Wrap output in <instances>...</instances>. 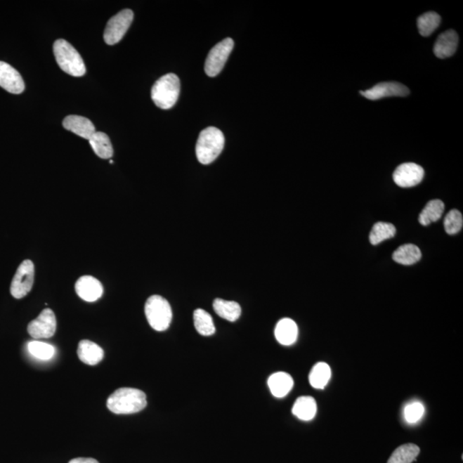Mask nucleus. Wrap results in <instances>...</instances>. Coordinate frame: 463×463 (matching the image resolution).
<instances>
[{
    "mask_svg": "<svg viewBox=\"0 0 463 463\" xmlns=\"http://www.w3.org/2000/svg\"><path fill=\"white\" fill-rule=\"evenodd\" d=\"M225 138L216 127L210 126L201 131L196 145V155L202 164L212 163L223 152Z\"/></svg>",
    "mask_w": 463,
    "mask_h": 463,
    "instance_id": "nucleus-2",
    "label": "nucleus"
},
{
    "mask_svg": "<svg viewBox=\"0 0 463 463\" xmlns=\"http://www.w3.org/2000/svg\"><path fill=\"white\" fill-rule=\"evenodd\" d=\"M56 329V314L49 308L42 311L41 314L28 325V332L34 339H48L53 337Z\"/></svg>",
    "mask_w": 463,
    "mask_h": 463,
    "instance_id": "nucleus-9",
    "label": "nucleus"
},
{
    "mask_svg": "<svg viewBox=\"0 0 463 463\" xmlns=\"http://www.w3.org/2000/svg\"><path fill=\"white\" fill-rule=\"evenodd\" d=\"M145 315L148 322L157 332H164L172 322L173 313L169 301L159 295L147 299Z\"/></svg>",
    "mask_w": 463,
    "mask_h": 463,
    "instance_id": "nucleus-5",
    "label": "nucleus"
},
{
    "mask_svg": "<svg viewBox=\"0 0 463 463\" xmlns=\"http://www.w3.org/2000/svg\"><path fill=\"white\" fill-rule=\"evenodd\" d=\"M268 385L272 395L275 398H282L293 389L294 380L289 373L279 372L268 377Z\"/></svg>",
    "mask_w": 463,
    "mask_h": 463,
    "instance_id": "nucleus-16",
    "label": "nucleus"
},
{
    "mask_svg": "<svg viewBox=\"0 0 463 463\" xmlns=\"http://www.w3.org/2000/svg\"><path fill=\"white\" fill-rule=\"evenodd\" d=\"M318 407L316 400L311 396H301L294 403L293 414L299 419L309 422L317 414Z\"/></svg>",
    "mask_w": 463,
    "mask_h": 463,
    "instance_id": "nucleus-19",
    "label": "nucleus"
},
{
    "mask_svg": "<svg viewBox=\"0 0 463 463\" xmlns=\"http://www.w3.org/2000/svg\"><path fill=\"white\" fill-rule=\"evenodd\" d=\"M424 169L415 163H403L396 169L393 174V180L400 188H410L419 184L422 181Z\"/></svg>",
    "mask_w": 463,
    "mask_h": 463,
    "instance_id": "nucleus-10",
    "label": "nucleus"
},
{
    "mask_svg": "<svg viewBox=\"0 0 463 463\" xmlns=\"http://www.w3.org/2000/svg\"><path fill=\"white\" fill-rule=\"evenodd\" d=\"M34 266L31 260H25L19 266L11 284V294L15 299L25 297L32 289Z\"/></svg>",
    "mask_w": 463,
    "mask_h": 463,
    "instance_id": "nucleus-8",
    "label": "nucleus"
},
{
    "mask_svg": "<svg viewBox=\"0 0 463 463\" xmlns=\"http://www.w3.org/2000/svg\"><path fill=\"white\" fill-rule=\"evenodd\" d=\"M63 126L65 129L87 140H89L96 132L95 126L91 120L79 115L66 117L63 122Z\"/></svg>",
    "mask_w": 463,
    "mask_h": 463,
    "instance_id": "nucleus-14",
    "label": "nucleus"
},
{
    "mask_svg": "<svg viewBox=\"0 0 463 463\" xmlns=\"http://www.w3.org/2000/svg\"><path fill=\"white\" fill-rule=\"evenodd\" d=\"M404 418L407 423L415 424L422 419L424 414H425V407L422 403L415 402L410 404L404 408Z\"/></svg>",
    "mask_w": 463,
    "mask_h": 463,
    "instance_id": "nucleus-31",
    "label": "nucleus"
},
{
    "mask_svg": "<svg viewBox=\"0 0 463 463\" xmlns=\"http://www.w3.org/2000/svg\"><path fill=\"white\" fill-rule=\"evenodd\" d=\"M445 211V204L441 200L428 202L426 207L419 214V221L423 226H427L441 219Z\"/></svg>",
    "mask_w": 463,
    "mask_h": 463,
    "instance_id": "nucleus-24",
    "label": "nucleus"
},
{
    "mask_svg": "<svg viewBox=\"0 0 463 463\" xmlns=\"http://www.w3.org/2000/svg\"><path fill=\"white\" fill-rule=\"evenodd\" d=\"M332 377V370L330 365L325 362H318L315 365L310 372L309 382L315 389L322 390Z\"/></svg>",
    "mask_w": 463,
    "mask_h": 463,
    "instance_id": "nucleus-23",
    "label": "nucleus"
},
{
    "mask_svg": "<svg viewBox=\"0 0 463 463\" xmlns=\"http://www.w3.org/2000/svg\"><path fill=\"white\" fill-rule=\"evenodd\" d=\"M194 325L197 332L202 336H212L216 332V327L214 325L213 318L207 311L203 309H197L193 314Z\"/></svg>",
    "mask_w": 463,
    "mask_h": 463,
    "instance_id": "nucleus-25",
    "label": "nucleus"
},
{
    "mask_svg": "<svg viewBox=\"0 0 463 463\" xmlns=\"http://www.w3.org/2000/svg\"><path fill=\"white\" fill-rule=\"evenodd\" d=\"M410 89L398 81H385L375 85L368 91H360L361 96L371 100H377L390 96H407L410 95Z\"/></svg>",
    "mask_w": 463,
    "mask_h": 463,
    "instance_id": "nucleus-11",
    "label": "nucleus"
},
{
    "mask_svg": "<svg viewBox=\"0 0 463 463\" xmlns=\"http://www.w3.org/2000/svg\"><path fill=\"white\" fill-rule=\"evenodd\" d=\"M445 229L449 235H456L461 231L463 225L462 213L457 209H452L447 214L445 218Z\"/></svg>",
    "mask_w": 463,
    "mask_h": 463,
    "instance_id": "nucleus-30",
    "label": "nucleus"
},
{
    "mask_svg": "<svg viewBox=\"0 0 463 463\" xmlns=\"http://www.w3.org/2000/svg\"><path fill=\"white\" fill-rule=\"evenodd\" d=\"M213 307L217 315L229 322L238 320L241 315V307L235 301L216 299L213 303Z\"/></svg>",
    "mask_w": 463,
    "mask_h": 463,
    "instance_id": "nucleus-21",
    "label": "nucleus"
},
{
    "mask_svg": "<svg viewBox=\"0 0 463 463\" xmlns=\"http://www.w3.org/2000/svg\"><path fill=\"white\" fill-rule=\"evenodd\" d=\"M459 38L456 31H445L438 37L434 45L433 52L439 58H447L454 56L458 46Z\"/></svg>",
    "mask_w": 463,
    "mask_h": 463,
    "instance_id": "nucleus-15",
    "label": "nucleus"
},
{
    "mask_svg": "<svg viewBox=\"0 0 463 463\" xmlns=\"http://www.w3.org/2000/svg\"><path fill=\"white\" fill-rule=\"evenodd\" d=\"M420 259H422V252L418 247L412 244H403L393 254V259L395 262L403 266H412L419 262Z\"/></svg>",
    "mask_w": 463,
    "mask_h": 463,
    "instance_id": "nucleus-22",
    "label": "nucleus"
},
{
    "mask_svg": "<svg viewBox=\"0 0 463 463\" xmlns=\"http://www.w3.org/2000/svg\"><path fill=\"white\" fill-rule=\"evenodd\" d=\"M76 293L87 302H94L103 294L102 282L91 275L81 276L75 284Z\"/></svg>",
    "mask_w": 463,
    "mask_h": 463,
    "instance_id": "nucleus-13",
    "label": "nucleus"
},
{
    "mask_svg": "<svg viewBox=\"0 0 463 463\" xmlns=\"http://www.w3.org/2000/svg\"><path fill=\"white\" fill-rule=\"evenodd\" d=\"M107 406L116 415L135 414L146 407V395L138 389L120 388L109 396Z\"/></svg>",
    "mask_w": 463,
    "mask_h": 463,
    "instance_id": "nucleus-1",
    "label": "nucleus"
},
{
    "mask_svg": "<svg viewBox=\"0 0 463 463\" xmlns=\"http://www.w3.org/2000/svg\"><path fill=\"white\" fill-rule=\"evenodd\" d=\"M180 92V79L175 74L169 73L155 81L151 89V97L158 107L169 109L177 103Z\"/></svg>",
    "mask_w": 463,
    "mask_h": 463,
    "instance_id": "nucleus-4",
    "label": "nucleus"
},
{
    "mask_svg": "<svg viewBox=\"0 0 463 463\" xmlns=\"http://www.w3.org/2000/svg\"><path fill=\"white\" fill-rule=\"evenodd\" d=\"M28 349L31 355L41 360L52 359L56 353L53 346L39 341H30Z\"/></svg>",
    "mask_w": 463,
    "mask_h": 463,
    "instance_id": "nucleus-29",
    "label": "nucleus"
},
{
    "mask_svg": "<svg viewBox=\"0 0 463 463\" xmlns=\"http://www.w3.org/2000/svg\"><path fill=\"white\" fill-rule=\"evenodd\" d=\"M69 463H99L96 460V459L93 458H75L72 459V461H70Z\"/></svg>",
    "mask_w": 463,
    "mask_h": 463,
    "instance_id": "nucleus-32",
    "label": "nucleus"
},
{
    "mask_svg": "<svg viewBox=\"0 0 463 463\" xmlns=\"http://www.w3.org/2000/svg\"><path fill=\"white\" fill-rule=\"evenodd\" d=\"M275 336L279 344L284 346L294 344L298 337L296 322L290 318H283L276 325Z\"/></svg>",
    "mask_w": 463,
    "mask_h": 463,
    "instance_id": "nucleus-17",
    "label": "nucleus"
},
{
    "mask_svg": "<svg viewBox=\"0 0 463 463\" xmlns=\"http://www.w3.org/2000/svg\"><path fill=\"white\" fill-rule=\"evenodd\" d=\"M419 446L414 443H407L396 449L389 459L388 463H412L419 454Z\"/></svg>",
    "mask_w": 463,
    "mask_h": 463,
    "instance_id": "nucleus-26",
    "label": "nucleus"
},
{
    "mask_svg": "<svg viewBox=\"0 0 463 463\" xmlns=\"http://www.w3.org/2000/svg\"><path fill=\"white\" fill-rule=\"evenodd\" d=\"M441 18L434 11H429L418 18V29L422 37H429L441 25Z\"/></svg>",
    "mask_w": 463,
    "mask_h": 463,
    "instance_id": "nucleus-28",
    "label": "nucleus"
},
{
    "mask_svg": "<svg viewBox=\"0 0 463 463\" xmlns=\"http://www.w3.org/2000/svg\"><path fill=\"white\" fill-rule=\"evenodd\" d=\"M77 356L84 364L95 365L103 360L104 352L103 348L95 342L83 340L79 342Z\"/></svg>",
    "mask_w": 463,
    "mask_h": 463,
    "instance_id": "nucleus-18",
    "label": "nucleus"
},
{
    "mask_svg": "<svg viewBox=\"0 0 463 463\" xmlns=\"http://www.w3.org/2000/svg\"><path fill=\"white\" fill-rule=\"evenodd\" d=\"M53 53L60 67L73 77H83L86 67L79 52L68 41L60 39L54 42Z\"/></svg>",
    "mask_w": 463,
    "mask_h": 463,
    "instance_id": "nucleus-3",
    "label": "nucleus"
},
{
    "mask_svg": "<svg viewBox=\"0 0 463 463\" xmlns=\"http://www.w3.org/2000/svg\"><path fill=\"white\" fill-rule=\"evenodd\" d=\"M93 150L102 159H110L114 155V148H112L110 138L103 132H95L89 140Z\"/></svg>",
    "mask_w": 463,
    "mask_h": 463,
    "instance_id": "nucleus-20",
    "label": "nucleus"
},
{
    "mask_svg": "<svg viewBox=\"0 0 463 463\" xmlns=\"http://www.w3.org/2000/svg\"><path fill=\"white\" fill-rule=\"evenodd\" d=\"M133 11L126 9L120 11L108 21L104 32V41L107 45H115L122 40L133 21Z\"/></svg>",
    "mask_w": 463,
    "mask_h": 463,
    "instance_id": "nucleus-6",
    "label": "nucleus"
},
{
    "mask_svg": "<svg viewBox=\"0 0 463 463\" xmlns=\"http://www.w3.org/2000/svg\"><path fill=\"white\" fill-rule=\"evenodd\" d=\"M235 42L231 38L225 39L210 50L206 58L204 70L209 77H216L224 67L229 56L233 51Z\"/></svg>",
    "mask_w": 463,
    "mask_h": 463,
    "instance_id": "nucleus-7",
    "label": "nucleus"
},
{
    "mask_svg": "<svg viewBox=\"0 0 463 463\" xmlns=\"http://www.w3.org/2000/svg\"><path fill=\"white\" fill-rule=\"evenodd\" d=\"M0 87L15 95L21 94L25 89L20 73L3 61H0Z\"/></svg>",
    "mask_w": 463,
    "mask_h": 463,
    "instance_id": "nucleus-12",
    "label": "nucleus"
},
{
    "mask_svg": "<svg viewBox=\"0 0 463 463\" xmlns=\"http://www.w3.org/2000/svg\"><path fill=\"white\" fill-rule=\"evenodd\" d=\"M396 228L394 225L387 223H377L370 233V242L373 246L383 242L386 240H390L396 235Z\"/></svg>",
    "mask_w": 463,
    "mask_h": 463,
    "instance_id": "nucleus-27",
    "label": "nucleus"
}]
</instances>
